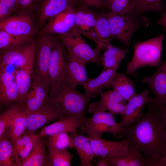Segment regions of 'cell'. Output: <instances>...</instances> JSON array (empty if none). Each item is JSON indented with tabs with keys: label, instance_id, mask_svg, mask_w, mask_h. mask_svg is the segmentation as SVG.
I'll return each mask as SVG.
<instances>
[{
	"label": "cell",
	"instance_id": "6da1fadb",
	"mask_svg": "<svg viewBox=\"0 0 166 166\" xmlns=\"http://www.w3.org/2000/svg\"><path fill=\"white\" fill-rule=\"evenodd\" d=\"M152 102L135 123L123 128V137L129 146L139 149L153 166H159L166 149V131Z\"/></svg>",
	"mask_w": 166,
	"mask_h": 166
},
{
	"label": "cell",
	"instance_id": "7a4b0ae2",
	"mask_svg": "<svg viewBox=\"0 0 166 166\" xmlns=\"http://www.w3.org/2000/svg\"><path fill=\"white\" fill-rule=\"evenodd\" d=\"M47 102L60 113L85 117V110L91 98L80 93L63 77L53 85Z\"/></svg>",
	"mask_w": 166,
	"mask_h": 166
},
{
	"label": "cell",
	"instance_id": "3957f363",
	"mask_svg": "<svg viewBox=\"0 0 166 166\" xmlns=\"http://www.w3.org/2000/svg\"><path fill=\"white\" fill-rule=\"evenodd\" d=\"M164 36L161 34L148 40L136 43L134 54L127 64L126 73L131 74L140 67L158 66L162 62L161 53Z\"/></svg>",
	"mask_w": 166,
	"mask_h": 166
},
{
	"label": "cell",
	"instance_id": "277c9868",
	"mask_svg": "<svg viewBox=\"0 0 166 166\" xmlns=\"http://www.w3.org/2000/svg\"><path fill=\"white\" fill-rule=\"evenodd\" d=\"M37 39L30 41L16 47L1 50L0 66H13L23 69L33 75Z\"/></svg>",
	"mask_w": 166,
	"mask_h": 166
},
{
	"label": "cell",
	"instance_id": "5b68a950",
	"mask_svg": "<svg viewBox=\"0 0 166 166\" xmlns=\"http://www.w3.org/2000/svg\"><path fill=\"white\" fill-rule=\"evenodd\" d=\"M110 112H98L86 119L81 126V130L89 138L101 137L104 133L111 134L114 137H123V128Z\"/></svg>",
	"mask_w": 166,
	"mask_h": 166
},
{
	"label": "cell",
	"instance_id": "8992f818",
	"mask_svg": "<svg viewBox=\"0 0 166 166\" xmlns=\"http://www.w3.org/2000/svg\"><path fill=\"white\" fill-rule=\"evenodd\" d=\"M58 36L70 54L87 63L92 62L101 65L100 55L86 43L75 28L67 33Z\"/></svg>",
	"mask_w": 166,
	"mask_h": 166
},
{
	"label": "cell",
	"instance_id": "52a82bcc",
	"mask_svg": "<svg viewBox=\"0 0 166 166\" xmlns=\"http://www.w3.org/2000/svg\"><path fill=\"white\" fill-rule=\"evenodd\" d=\"M38 33L34 61V72L40 75L48 86L50 87L48 73L49 67L53 47L57 39L52 34L43 30Z\"/></svg>",
	"mask_w": 166,
	"mask_h": 166
},
{
	"label": "cell",
	"instance_id": "ba28073f",
	"mask_svg": "<svg viewBox=\"0 0 166 166\" xmlns=\"http://www.w3.org/2000/svg\"><path fill=\"white\" fill-rule=\"evenodd\" d=\"M112 36L128 47L131 37L137 28L138 23L133 15H124L111 12L105 13Z\"/></svg>",
	"mask_w": 166,
	"mask_h": 166
},
{
	"label": "cell",
	"instance_id": "9c48e42d",
	"mask_svg": "<svg viewBox=\"0 0 166 166\" xmlns=\"http://www.w3.org/2000/svg\"><path fill=\"white\" fill-rule=\"evenodd\" d=\"M0 30L14 35L34 37L38 33L33 17L27 13L17 14L0 21Z\"/></svg>",
	"mask_w": 166,
	"mask_h": 166
},
{
	"label": "cell",
	"instance_id": "30bf717a",
	"mask_svg": "<svg viewBox=\"0 0 166 166\" xmlns=\"http://www.w3.org/2000/svg\"><path fill=\"white\" fill-rule=\"evenodd\" d=\"M97 15L88 7L80 6L75 8V23L74 27L80 33L93 41L95 44L94 49L99 51V41L96 28Z\"/></svg>",
	"mask_w": 166,
	"mask_h": 166
},
{
	"label": "cell",
	"instance_id": "8fae6325",
	"mask_svg": "<svg viewBox=\"0 0 166 166\" xmlns=\"http://www.w3.org/2000/svg\"><path fill=\"white\" fill-rule=\"evenodd\" d=\"M150 92L149 90L146 89L136 94L127 101L119 123L122 128H126L135 123L143 114L146 105L153 102L154 99L149 97Z\"/></svg>",
	"mask_w": 166,
	"mask_h": 166
},
{
	"label": "cell",
	"instance_id": "7c38bea8",
	"mask_svg": "<svg viewBox=\"0 0 166 166\" xmlns=\"http://www.w3.org/2000/svg\"><path fill=\"white\" fill-rule=\"evenodd\" d=\"M76 4L72 0H40L34 11L38 32L44 26L48 19Z\"/></svg>",
	"mask_w": 166,
	"mask_h": 166
},
{
	"label": "cell",
	"instance_id": "4fadbf2b",
	"mask_svg": "<svg viewBox=\"0 0 166 166\" xmlns=\"http://www.w3.org/2000/svg\"><path fill=\"white\" fill-rule=\"evenodd\" d=\"M142 81L148 85L155 95L152 102L155 108L166 104V60L153 75L145 77Z\"/></svg>",
	"mask_w": 166,
	"mask_h": 166
},
{
	"label": "cell",
	"instance_id": "5bb4252c",
	"mask_svg": "<svg viewBox=\"0 0 166 166\" xmlns=\"http://www.w3.org/2000/svg\"><path fill=\"white\" fill-rule=\"evenodd\" d=\"M65 116L58 112L51 104L47 101L39 109L27 115V133H32L46 124Z\"/></svg>",
	"mask_w": 166,
	"mask_h": 166
},
{
	"label": "cell",
	"instance_id": "9a60e30c",
	"mask_svg": "<svg viewBox=\"0 0 166 166\" xmlns=\"http://www.w3.org/2000/svg\"><path fill=\"white\" fill-rule=\"evenodd\" d=\"M87 63L72 55H66V64L63 77L74 87L82 85L89 78L86 70Z\"/></svg>",
	"mask_w": 166,
	"mask_h": 166
},
{
	"label": "cell",
	"instance_id": "2e32d148",
	"mask_svg": "<svg viewBox=\"0 0 166 166\" xmlns=\"http://www.w3.org/2000/svg\"><path fill=\"white\" fill-rule=\"evenodd\" d=\"M86 117L65 116L53 124L42 128L39 135L50 136L57 133H69L71 136L77 134V131L86 119Z\"/></svg>",
	"mask_w": 166,
	"mask_h": 166
},
{
	"label": "cell",
	"instance_id": "e0dca14e",
	"mask_svg": "<svg viewBox=\"0 0 166 166\" xmlns=\"http://www.w3.org/2000/svg\"><path fill=\"white\" fill-rule=\"evenodd\" d=\"M65 47L62 42L58 39L53 46L48 73L50 87L64 75L66 64Z\"/></svg>",
	"mask_w": 166,
	"mask_h": 166
},
{
	"label": "cell",
	"instance_id": "ac0fdd59",
	"mask_svg": "<svg viewBox=\"0 0 166 166\" xmlns=\"http://www.w3.org/2000/svg\"><path fill=\"white\" fill-rule=\"evenodd\" d=\"M75 6H71L60 14L50 18L42 30L51 34H58L70 31L75 25Z\"/></svg>",
	"mask_w": 166,
	"mask_h": 166
},
{
	"label": "cell",
	"instance_id": "d6986e66",
	"mask_svg": "<svg viewBox=\"0 0 166 166\" xmlns=\"http://www.w3.org/2000/svg\"><path fill=\"white\" fill-rule=\"evenodd\" d=\"M14 72L8 71L6 66H0L1 105L17 104L18 93Z\"/></svg>",
	"mask_w": 166,
	"mask_h": 166
},
{
	"label": "cell",
	"instance_id": "ffe728a7",
	"mask_svg": "<svg viewBox=\"0 0 166 166\" xmlns=\"http://www.w3.org/2000/svg\"><path fill=\"white\" fill-rule=\"evenodd\" d=\"M88 138L95 156L103 157L106 159L119 155L129 146L124 140L120 141H113L104 139L101 137Z\"/></svg>",
	"mask_w": 166,
	"mask_h": 166
},
{
	"label": "cell",
	"instance_id": "44dd1931",
	"mask_svg": "<svg viewBox=\"0 0 166 166\" xmlns=\"http://www.w3.org/2000/svg\"><path fill=\"white\" fill-rule=\"evenodd\" d=\"M106 159L110 166H153L139 149L131 146L128 147L119 155Z\"/></svg>",
	"mask_w": 166,
	"mask_h": 166
},
{
	"label": "cell",
	"instance_id": "7402d4cb",
	"mask_svg": "<svg viewBox=\"0 0 166 166\" xmlns=\"http://www.w3.org/2000/svg\"><path fill=\"white\" fill-rule=\"evenodd\" d=\"M117 69L116 68L103 69L96 77L89 78L82 85L85 93L92 98L100 94L105 88L111 87L112 81Z\"/></svg>",
	"mask_w": 166,
	"mask_h": 166
},
{
	"label": "cell",
	"instance_id": "603a6c76",
	"mask_svg": "<svg viewBox=\"0 0 166 166\" xmlns=\"http://www.w3.org/2000/svg\"><path fill=\"white\" fill-rule=\"evenodd\" d=\"M71 136L73 139V148L80 159L78 166H92L91 161L95 156L88 138L78 133Z\"/></svg>",
	"mask_w": 166,
	"mask_h": 166
},
{
	"label": "cell",
	"instance_id": "cb8c5ba5",
	"mask_svg": "<svg viewBox=\"0 0 166 166\" xmlns=\"http://www.w3.org/2000/svg\"><path fill=\"white\" fill-rule=\"evenodd\" d=\"M104 49V52L100 57L103 69L118 68L128 50L127 48L123 49L120 46H114L111 44L106 46Z\"/></svg>",
	"mask_w": 166,
	"mask_h": 166
},
{
	"label": "cell",
	"instance_id": "d4e9b609",
	"mask_svg": "<svg viewBox=\"0 0 166 166\" xmlns=\"http://www.w3.org/2000/svg\"><path fill=\"white\" fill-rule=\"evenodd\" d=\"M113 89L119 93L128 101L136 93L134 82L124 74L116 72L111 83Z\"/></svg>",
	"mask_w": 166,
	"mask_h": 166
},
{
	"label": "cell",
	"instance_id": "484cf974",
	"mask_svg": "<svg viewBox=\"0 0 166 166\" xmlns=\"http://www.w3.org/2000/svg\"><path fill=\"white\" fill-rule=\"evenodd\" d=\"M41 137L35 141L31 152L19 166H42L46 164L47 158L45 144Z\"/></svg>",
	"mask_w": 166,
	"mask_h": 166
},
{
	"label": "cell",
	"instance_id": "4316f807",
	"mask_svg": "<svg viewBox=\"0 0 166 166\" xmlns=\"http://www.w3.org/2000/svg\"><path fill=\"white\" fill-rule=\"evenodd\" d=\"M14 73L18 93L17 104L24 105L30 91L33 76L21 68H18Z\"/></svg>",
	"mask_w": 166,
	"mask_h": 166
},
{
	"label": "cell",
	"instance_id": "83f0119b",
	"mask_svg": "<svg viewBox=\"0 0 166 166\" xmlns=\"http://www.w3.org/2000/svg\"><path fill=\"white\" fill-rule=\"evenodd\" d=\"M96 28L99 41V51L101 53L106 46L111 44L113 38L105 13L97 15Z\"/></svg>",
	"mask_w": 166,
	"mask_h": 166
},
{
	"label": "cell",
	"instance_id": "f1b7e54d",
	"mask_svg": "<svg viewBox=\"0 0 166 166\" xmlns=\"http://www.w3.org/2000/svg\"><path fill=\"white\" fill-rule=\"evenodd\" d=\"M27 115L24 110L18 114L7 125L6 132L12 143L19 137L26 129Z\"/></svg>",
	"mask_w": 166,
	"mask_h": 166
},
{
	"label": "cell",
	"instance_id": "f546056e",
	"mask_svg": "<svg viewBox=\"0 0 166 166\" xmlns=\"http://www.w3.org/2000/svg\"><path fill=\"white\" fill-rule=\"evenodd\" d=\"M104 6L114 14L133 15L136 13V0H103Z\"/></svg>",
	"mask_w": 166,
	"mask_h": 166
},
{
	"label": "cell",
	"instance_id": "4dcf8cb0",
	"mask_svg": "<svg viewBox=\"0 0 166 166\" xmlns=\"http://www.w3.org/2000/svg\"><path fill=\"white\" fill-rule=\"evenodd\" d=\"M126 104L112 102L101 99L98 102L91 103L87 107V110L93 114L98 112H105L108 110L114 114L123 113Z\"/></svg>",
	"mask_w": 166,
	"mask_h": 166
},
{
	"label": "cell",
	"instance_id": "1f68e13d",
	"mask_svg": "<svg viewBox=\"0 0 166 166\" xmlns=\"http://www.w3.org/2000/svg\"><path fill=\"white\" fill-rule=\"evenodd\" d=\"M34 38L31 36L14 35L0 30V48L1 50L11 49L24 44Z\"/></svg>",
	"mask_w": 166,
	"mask_h": 166
},
{
	"label": "cell",
	"instance_id": "d6a6232c",
	"mask_svg": "<svg viewBox=\"0 0 166 166\" xmlns=\"http://www.w3.org/2000/svg\"><path fill=\"white\" fill-rule=\"evenodd\" d=\"M13 146L6 132L0 139V166H16Z\"/></svg>",
	"mask_w": 166,
	"mask_h": 166
},
{
	"label": "cell",
	"instance_id": "836d02e7",
	"mask_svg": "<svg viewBox=\"0 0 166 166\" xmlns=\"http://www.w3.org/2000/svg\"><path fill=\"white\" fill-rule=\"evenodd\" d=\"M49 165L53 166H70L73 156L65 149L48 147Z\"/></svg>",
	"mask_w": 166,
	"mask_h": 166
},
{
	"label": "cell",
	"instance_id": "e575fe53",
	"mask_svg": "<svg viewBox=\"0 0 166 166\" xmlns=\"http://www.w3.org/2000/svg\"><path fill=\"white\" fill-rule=\"evenodd\" d=\"M48 85L43 78L34 71L30 91L37 98L45 102L48 96Z\"/></svg>",
	"mask_w": 166,
	"mask_h": 166
},
{
	"label": "cell",
	"instance_id": "d590c367",
	"mask_svg": "<svg viewBox=\"0 0 166 166\" xmlns=\"http://www.w3.org/2000/svg\"><path fill=\"white\" fill-rule=\"evenodd\" d=\"M47 145L48 147L58 149L73 148V139L68 133L63 132L49 136Z\"/></svg>",
	"mask_w": 166,
	"mask_h": 166
},
{
	"label": "cell",
	"instance_id": "8d00e7d4",
	"mask_svg": "<svg viewBox=\"0 0 166 166\" xmlns=\"http://www.w3.org/2000/svg\"><path fill=\"white\" fill-rule=\"evenodd\" d=\"M24 110V105L13 103L0 116V139L6 132L8 124L19 113Z\"/></svg>",
	"mask_w": 166,
	"mask_h": 166
},
{
	"label": "cell",
	"instance_id": "74e56055",
	"mask_svg": "<svg viewBox=\"0 0 166 166\" xmlns=\"http://www.w3.org/2000/svg\"><path fill=\"white\" fill-rule=\"evenodd\" d=\"M136 13L148 11L164 12L165 10L163 0H136Z\"/></svg>",
	"mask_w": 166,
	"mask_h": 166
},
{
	"label": "cell",
	"instance_id": "f35d334b",
	"mask_svg": "<svg viewBox=\"0 0 166 166\" xmlns=\"http://www.w3.org/2000/svg\"><path fill=\"white\" fill-rule=\"evenodd\" d=\"M46 102L37 98L30 91L24 105V111L27 115L39 109Z\"/></svg>",
	"mask_w": 166,
	"mask_h": 166
},
{
	"label": "cell",
	"instance_id": "ab89813d",
	"mask_svg": "<svg viewBox=\"0 0 166 166\" xmlns=\"http://www.w3.org/2000/svg\"><path fill=\"white\" fill-rule=\"evenodd\" d=\"M38 139L33 140L18 151L13 152V157L15 166H19L27 157L32 150L35 141Z\"/></svg>",
	"mask_w": 166,
	"mask_h": 166
},
{
	"label": "cell",
	"instance_id": "60d3db41",
	"mask_svg": "<svg viewBox=\"0 0 166 166\" xmlns=\"http://www.w3.org/2000/svg\"><path fill=\"white\" fill-rule=\"evenodd\" d=\"M40 0H17V14H31L34 10Z\"/></svg>",
	"mask_w": 166,
	"mask_h": 166
},
{
	"label": "cell",
	"instance_id": "b9f144b4",
	"mask_svg": "<svg viewBox=\"0 0 166 166\" xmlns=\"http://www.w3.org/2000/svg\"><path fill=\"white\" fill-rule=\"evenodd\" d=\"M39 135H36L32 133H26L17 139L12 143L13 152L16 151L25 146L34 140L41 137Z\"/></svg>",
	"mask_w": 166,
	"mask_h": 166
},
{
	"label": "cell",
	"instance_id": "7bdbcfd3",
	"mask_svg": "<svg viewBox=\"0 0 166 166\" xmlns=\"http://www.w3.org/2000/svg\"><path fill=\"white\" fill-rule=\"evenodd\" d=\"M101 99L115 103H125V100L123 97L116 91L109 90L102 92L101 94Z\"/></svg>",
	"mask_w": 166,
	"mask_h": 166
},
{
	"label": "cell",
	"instance_id": "ee69618b",
	"mask_svg": "<svg viewBox=\"0 0 166 166\" xmlns=\"http://www.w3.org/2000/svg\"><path fill=\"white\" fill-rule=\"evenodd\" d=\"M76 4L87 7L101 8L104 6L103 0H72Z\"/></svg>",
	"mask_w": 166,
	"mask_h": 166
},
{
	"label": "cell",
	"instance_id": "f6af8a7d",
	"mask_svg": "<svg viewBox=\"0 0 166 166\" xmlns=\"http://www.w3.org/2000/svg\"><path fill=\"white\" fill-rule=\"evenodd\" d=\"M12 11L7 6L0 2V21L11 17Z\"/></svg>",
	"mask_w": 166,
	"mask_h": 166
},
{
	"label": "cell",
	"instance_id": "bcb514c9",
	"mask_svg": "<svg viewBox=\"0 0 166 166\" xmlns=\"http://www.w3.org/2000/svg\"><path fill=\"white\" fill-rule=\"evenodd\" d=\"M0 2L7 6L13 12L16 11L17 0H0Z\"/></svg>",
	"mask_w": 166,
	"mask_h": 166
},
{
	"label": "cell",
	"instance_id": "7dc6e473",
	"mask_svg": "<svg viewBox=\"0 0 166 166\" xmlns=\"http://www.w3.org/2000/svg\"><path fill=\"white\" fill-rule=\"evenodd\" d=\"M155 109L159 114L164 123L166 131V104Z\"/></svg>",
	"mask_w": 166,
	"mask_h": 166
},
{
	"label": "cell",
	"instance_id": "c3c4849f",
	"mask_svg": "<svg viewBox=\"0 0 166 166\" xmlns=\"http://www.w3.org/2000/svg\"><path fill=\"white\" fill-rule=\"evenodd\" d=\"M98 158V160L96 164V166H110L108 162L105 158L101 157H99Z\"/></svg>",
	"mask_w": 166,
	"mask_h": 166
},
{
	"label": "cell",
	"instance_id": "681fc988",
	"mask_svg": "<svg viewBox=\"0 0 166 166\" xmlns=\"http://www.w3.org/2000/svg\"><path fill=\"white\" fill-rule=\"evenodd\" d=\"M156 23L162 26L164 28H166V12L163 14L160 19L157 21Z\"/></svg>",
	"mask_w": 166,
	"mask_h": 166
},
{
	"label": "cell",
	"instance_id": "f907efd6",
	"mask_svg": "<svg viewBox=\"0 0 166 166\" xmlns=\"http://www.w3.org/2000/svg\"><path fill=\"white\" fill-rule=\"evenodd\" d=\"M159 166H166V149L160 162Z\"/></svg>",
	"mask_w": 166,
	"mask_h": 166
}]
</instances>
